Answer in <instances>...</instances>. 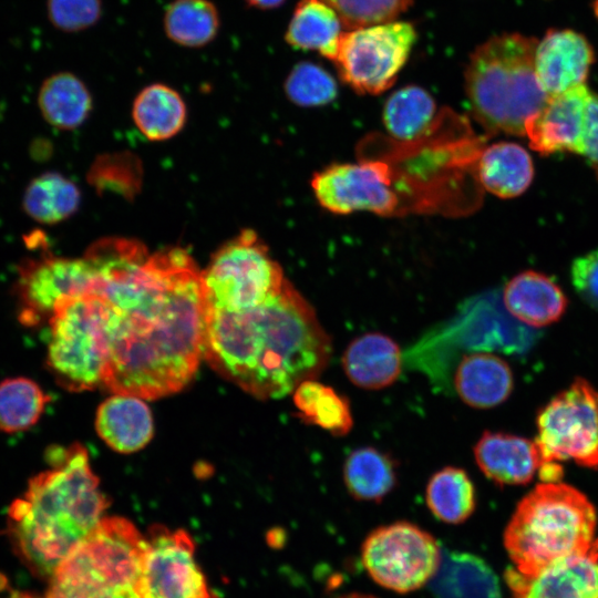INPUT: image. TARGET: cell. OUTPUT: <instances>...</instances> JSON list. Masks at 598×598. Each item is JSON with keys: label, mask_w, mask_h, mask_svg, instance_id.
Here are the masks:
<instances>
[{"label": "cell", "mask_w": 598, "mask_h": 598, "mask_svg": "<svg viewBox=\"0 0 598 598\" xmlns=\"http://www.w3.org/2000/svg\"><path fill=\"white\" fill-rule=\"evenodd\" d=\"M204 355L260 399L280 398L327 367L331 341L313 308L286 280L267 301L244 310L205 308Z\"/></svg>", "instance_id": "6da1fadb"}, {"label": "cell", "mask_w": 598, "mask_h": 598, "mask_svg": "<svg viewBox=\"0 0 598 598\" xmlns=\"http://www.w3.org/2000/svg\"><path fill=\"white\" fill-rule=\"evenodd\" d=\"M116 311L103 385L156 399L181 390L204 354L205 299L193 259L137 306Z\"/></svg>", "instance_id": "7a4b0ae2"}, {"label": "cell", "mask_w": 598, "mask_h": 598, "mask_svg": "<svg viewBox=\"0 0 598 598\" xmlns=\"http://www.w3.org/2000/svg\"><path fill=\"white\" fill-rule=\"evenodd\" d=\"M49 467L30 478L8 511L17 554L38 577H51L64 557L103 519L107 501L85 448L73 444L48 453Z\"/></svg>", "instance_id": "3957f363"}, {"label": "cell", "mask_w": 598, "mask_h": 598, "mask_svg": "<svg viewBox=\"0 0 598 598\" xmlns=\"http://www.w3.org/2000/svg\"><path fill=\"white\" fill-rule=\"evenodd\" d=\"M537 40L519 33L489 38L471 54L465 92L474 118L489 134L524 136L527 120L546 103L534 66Z\"/></svg>", "instance_id": "277c9868"}, {"label": "cell", "mask_w": 598, "mask_h": 598, "mask_svg": "<svg viewBox=\"0 0 598 598\" xmlns=\"http://www.w3.org/2000/svg\"><path fill=\"white\" fill-rule=\"evenodd\" d=\"M597 516L590 501L559 482H543L517 505L504 545L516 569L535 575L551 563L587 553Z\"/></svg>", "instance_id": "5b68a950"}, {"label": "cell", "mask_w": 598, "mask_h": 598, "mask_svg": "<svg viewBox=\"0 0 598 598\" xmlns=\"http://www.w3.org/2000/svg\"><path fill=\"white\" fill-rule=\"evenodd\" d=\"M144 547L131 522L103 517L56 566L45 598H143Z\"/></svg>", "instance_id": "8992f818"}, {"label": "cell", "mask_w": 598, "mask_h": 598, "mask_svg": "<svg viewBox=\"0 0 598 598\" xmlns=\"http://www.w3.org/2000/svg\"><path fill=\"white\" fill-rule=\"evenodd\" d=\"M114 307L89 292L61 301L49 317L47 365L70 391L103 384L110 360Z\"/></svg>", "instance_id": "52a82bcc"}, {"label": "cell", "mask_w": 598, "mask_h": 598, "mask_svg": "<svg viewBox=\"0 0 598 598\" xmlns=\"http://www.w3.org/2000/svg\"><path fill=\"white\" fill-rule=\"evenodd\" d=\"M281 267L251 230L228 241L202 272L205 308L238 311L258 306L283 287Z\"/></svg>", "instance_id": "ba28073f"}, {"label": "cell", "mask_w": 598, "mask_h": 598, "mask_svg": "<svg viewBox=\"0 0 598 598\" xmlns=\"http://www.w3.org/2000/svg\"><path fill=\"white\" fill-rule=\"evenodd\" d=\"M406 21L348 30L333 60L341 80L360 94H380L391 87L416 41Z\"/></svg>", "instance_id": "9c48e42d"}, {"label": "cell", "mask_w": 598, "mask_h": 598, "mask_svg": "<svg viewBox=\"0 0 598 598\" xmlns=\"http://www.w3.org/2000/svg\"><path fill=\"white\" fill-rule=\"evenodd\" d=\"M537 431L543 465L571 460L598 467V392L576 379L538 412Z\"/></svg>", "instance_id": "30bf717a"}, {"label": "cell", "mask_w": 598, "mask_h": 598, "mask_svg": "<svg viewBox=\"0 0 598 598\" xmlns=\"http://www.w3.org/2000/svg\"><path fill=\"white\" fill-rule=\"evenodd\" d=\"M441 554L431 534L408 522L374 529L362 545V563L373 580L402 594L429 584L440 566Z\"/></svg>", "instance_id": "8fae6325"}, {"label": "cell", "mask_w": 598, "mask_h": 598, "mask_svg": "<svg viewBox=\"0 0 598 598\" xmlns=\"http://www.w3.org/2000/svg\"><path fill=\"white\" fill-rule=\"evenodd\" d=\"M143 598H220L209 587L184 530L154 526L145 538Z\"/></svg>", "instance_id": "7c38bea8"}, {"label": "cell", "mask_w": 598, "mask_h": 598, "mask_svg": "<svg viewBox=\"0 0 598 598\" xmlns=\"http://www.w3.org/2000/svg\"><path fill=\"white\" fill-rule=\"evenodd\" d=\"M94 279L95 269L86 257L24 259L14 287L20 321L37 326L42 319H49L61 301L89 293Z\"/></svg>", "instance_id": "4fadbf2b"}, {"label": "cell", "mask_w": 598, "mask_h": 598, "mask_svg": "<svg viewBox=\"0 0 598 598\" xmlns=\"http://www.w3.org/2000/svg\"><path fill=\"white\" fill-rule=\"evenodd\" d=\"M384 164L379 159L333 163L315 173L311 187L318 203L334 214L370 212L382 216L400 214Z\"/></svg>", "instance_id": "5bb4252c"}, {"label": "cell", "mask_w": 598, "mask_h": 598, "mask_svg": "<svg viewBox=\"0 0 598 598\" xmlns=\"http://www.w3.org/2000/svg\"><path fill=\"white\" fill-rule=\"evenodd\" d=\"M527 328L489 293L468 300L443 331L456 333L472 349L524 353L536 340L535 331Z\"/></svg>", "instance_id": "9a60e30c"}, {"label": "cell", "mask_w": 598, "mask_h": 598, "mask_svg": "<svg viewBox=\"0 0 598 598\" xmlns=\"http://www.w3.org/2000/svg\"><path fill=\"white\" fill-rule=\"evenodd\" d=\"M592 91L586 84L548 96L525 124L530 147L543 156L568 152L582 154L586 114Z\"/></svg>", "instance_id": "2e32d148"}, {"label": "cell", "mask_w": 598, "mask_h": 598, "mask_svg": "<svg viewBox=\"0 0 598 598\" xmlns=\"http://www.w3.org/2000/svg\"><path fill=\"white\" fill-rule=\"evenodd\" d=\"M514 598H598V539L585 554L556 560L535 575L508 568Z\"/></svg>", "instance_id": "e0dca14e"}, {"label": "cell", "mask_w": 598, "mask_h": 598, "mask_svg": "<svg viewBox=\"0 0 598 598\" xmlns=\"http://www.w3.org/2000/svg\"><path fill=\"white\" fill-rule=\"evenodd\" d=\"M592 62L590 43L574 30L551 29L537 41L535 73L548 96L586 84Z\"/></svg>", "instance_id": "ac0fdd59"}, {"label": "cell", "mask_w": 598, "mask_h": 598, "mask_svg": "<svg viewBox=\"0 0 598 598\" xmlns=\"http://www.w3.org/2000/svg\"><path fill=\"white\" fill-rule=\"evenodd\" d=\"M474 456L483 474L502 486L529 483L543 465L535 441L502 432H484Z\"/></svg>", "instance_id": "d6986e66"}, {"label": "cell", "mask_w": 598, "mask_h": 598, "mask_svg": "<svg viewBox=\"0 0 598 598\" xmlns=\"http://www.w3.org/2000/svg\"><path fill=\"white\" fill-rule=\"evenodd\" d=\"M502 300L511 316L530 328L557 321L568 303L557 282L535 270H525L513 277L503 290Z\"/></svg>", "instance_id": "ffe728a7"}, {"label": "cell", "mask_w": 598, "mask_h": 598, "mask_svg": "<svg viewBox=\"0 0 598 598\" xmlns=\"http://www.w3.org/2000/svg\"><path fill=\"white\" fill-rule=\"evenodd\" d=\"M402 363L398 343L379 332L355 338L342 357V367L349 380L367 390L391 385L399 378Z\"/></svg>", "instance_id": "44dd1931"}, {"label": "cell", "mask_w": 598, "mask_h": 598, "mask_svg": "<svg viewBox=\"0 0 598 598\" xmlns=\"http://www.w3.org/2000/svg\"><path fill=\"white\" fill-rule=\"evenodd\" d=\"M513 385V373L507 362L488 352L463 355L454 374L457 395L476 409L501 404L509 396Z\"/></svg>", "instance_id": "7402d4cb"}, {"label": "cell", "mask_w": 598, "mask_h": 598, "mask_svg": "<svg viewBox=\"0 0 598 598\" xmlns=\"http://www.w3.org/2000/svg\"><path fill=\"white\" fill-rule=\"evenodd\" d=\"M434 598H502L499 581L480 557L442 550L440 566L429 581Z\"/></svg>", "instance_id": "603a6c76"}, {"label": "cell", "mask_w": 598, "mask_h": 598, "mask_svg": "<svg viewBox=\"0 0 598 598\" xmlns=\"http://www.w3.org/2000/svg\"><path fill=\"white\" fill-rule=\"evenodd\" d=\"M96 430L115 451L130 453L142 448L153 435V420L141 398L115 394L97 410Z\"/></svg>", "instance_id": "cb8c5ba5"}, {"label": "cell", "mask_w": 598, "mask_h": 598, "mask_svg": "<svg viewBox=\"0 0 598 598\" xmlns=\"http://www.w3.org/2000/svg\"><path fill=\"white\" fill-rule=\"evenodd\" d=\"M475 171L481 185L501 198L522 195L534 178L529 153L512 142H498L484 147L476 161Z\"/></svg>", "instance_id": "d4e9b609"}, {"label": "cell", "mask_w": 598, "mask_h": 598, "mask_svg": "<svg viewBox=\"0 0 598 598\" xmlns=\"http://www.w3.org/2000/svg\"><path fill=\"white\" fill-rule=\"evenodd\" d=\"M37 103L44 121L64 131L81 126L93 107L89 87L70 71L47 76L39 87Z\"/></svg>", "instance_id": "484cf974"}, {"label": "cell", "mask_w": 598, "mask_h": 598, "mask_svg": "<svg viewBox=\"0 0 598 598\" xmlns=\"http://www.w3.org/2000/svg\"><path fill=\"white\" fill-rule=\"evenodd\" d=\"M343 24L338 13L322 0H299L285 33L286 42L301 50H316L334 60Z\"/></svg>", "instance_id": "4316f807"}, {"label": "cell", "mask_w": 598, "mask_h": 598, "mask_svg": "<svg viewBox=\"0 0 598 598\" xmlns=\"http://www.w3.org/2000/svg\"><path fill=\"white\" fill-rule=\"evenodd\" d=\"M132 117L140 132L150 141H164L184 127L187 110L182 95L163 83H153L136 95Z\"/></svg>", "instance_id": "83f0119b"}, {"label": "cell", "mask_w": 598, "mask_h": 598, "mask_svg": "<svg viewBox=\"0 0 598 598\" xmlns=\"http://www.w3.org/2000/svg\"><path fill=\"white\" fill-rule=\"evenodd\" d=\"M27 216L43 225L61 223L76 213L81 204L79 187L56 172H45L32 178L22 196Z\"/></svg>", "instance_id": "f1b7e54d"}, {"label": "cell", "mask_w": 598, "mask_h": 598, "mask_svg": "<svg viewBox=\"0 0 598 598\" xmlns=\"http://www.w3.org/2000/svg\"><path fill=\"white\" fill-rule=\"evenodd\" d=\"M163 28L175 44L203 48L219 32V11L210 0H172L165 8Z\"/></svg>", "instance_id": "f546056e"}, {"label": "cell", "mask_w": 598, "mask_h": 598, "mask_svg": "<svg viewBox=\"0 0 598 598\" xmlns=\"http://www.w3.org/2000/svg\"><path fill=\"white\" fill-rule=\"evenodd\" d=\"M436 103L421 86L406 85L393 92L383 109L386 131L398 141L409 142L424 135L434 124Z\"/></svg>", "instance_id": "4dcf8cb0"}, {"label": "cell", "mask_w": 598, "mask_h": 598, "mask_svg": "<svg viewBox=\"0 0 598 598\" xmlns=\"http://www.w3.org/2000/svg\"><path fill=\"white\" fill-rule=\"evenodd\" d=\"M293 403L305 423L332 435L343 436L353 425L349 400L316 380L303 381L293 390Z\"/></svg>", "instance_id": "1f68e13d"}, {"label": "cell", "mask_w": 598, "mask_h": 598, "mask_svg": "<svg viewBox=\"0 0 598 598\" xmlns=\"http://www.w3.org/2000/svg\"><path fill=\"white\" fill-rule=\"evenodd\" d=\"M343 480L352 497L361 501H380L395 485V463L389 454L374 447H360L347 457Z\"/></svg>", "instance_id": "d6a6232c"}, {"label": "cell", "mask_w": 598, "mask_h": 598, "mask_svg": "<svg viewBox=\"0 0 598 598\" xmlns=\"http://www.w3.org/2000/svg\"><path fill=\"white\" fill-rule=\"evenodd\" d=\"M425 499L431 513L447 524L465 522L476 505L470 476L464 470L453 466L442 468L430 478Z\"/></svg>", "instance_id": "836d02e7"}, {"label": "cell", "mask_w": 598, "mask_h": 598, "mask_svg": "<svg viewBox=\"0 0 598 598\" xmlns=\"http://www.w3.org/2000/svg\"><path fill=\"white\" fill-rule=\"evenodd\" d=\"M49 401L50 396L29 378L0 381V431L17 433L30 429L39 421Z\"/></svg>", "instance_id": "e575fe53"}, {"label": "cell", "mask_w": 598, "mask_h": 598, "mask_svg": "<svg viewBox=\"0 0 598 598\" xmlns=\"http://www.w3.org/2000/svg\"><path fill=\"white\" fill-rule=\"evenodd\" d=\"M287 97L298 106H322L338 93L337 82L321 66L311 62L296 64L285 81Z\"/></svg>", "instance_id": "d590c367"}, {"label": "cell", "mask_w": 598, "mask_h": 598, "mask_svg": "<svg viewBox=\"0 0 598 598\" xmlns=\"http://www.w3.org/2000/svg\"><path fill=\"white\" fill-rule=\"evenodd\" d=\"M339 16L348 30L394 21L412 0H322Z\"/></svg>", "instance_id": "8d00e7d4"}, {"label": "cell", "mask_w": 598, "mask_h": 598, "mask_svg": "<svg viewBox=\"0 0 598 598\" xmlns=\"http://www.w3.org/2000/svg\"><path fill=\"white\" fill-rule=\"evenodd\" d=\"M47 17L53 28L76 33L95 25L102 18V0H47Z\"/></svg>", "instance_id": "74e56055"}, {"label": "cell", "mask_w": 598, "mask_h": 598, "mask_svg": "<svg viewBox=\"0 0 598 598\" xmlns=\"http://www.w3.org/2000/svg\"><path fill=\"white\" fill-rule=\"evenodd\" d=\"M570 279L577 295L591 308L598 310V249L573 260Z\"/></svg>", "instance_id": "f35d334b"}, {"label": "cell", "mask_w": 598, "mask_h": 598, "mask_svg": "<svg viewBox=\"0 0 598 598\" xmlns=\"http://www.w3.org/2000/svg\"><path fill=\"white\" fill-rule=\"evenodd\" d=\"M581 155L586 157L598 179V95L594 92L587 106Z\"/></svg>", "instance_id": "ab89813d"}, {"label": "cell", "mask_w": 598, "mask_h": 598, "mask_svg": "<svg viewBox=\"0 0 598 598\" xmlns=\"http://www.w3.org/2000/svg\"><path fill=\"white\" fill-rule=\"evenodd\" d=\"M247 6L259 9L270 10L280 7L285 0H243Z\"/></svg>", "instance_id": "60d3db41"}, {"label": "cell", "mask_w": 598, "mask_h": 598, "mask_svg": "<svg viewBox=\"0 0 598 598\" xmlns=\"http://www.w3.org/2000/svg\"><path fill=\"white\" fill-rule=\"evenodd\" d=\"M8 598H40L39 596L25 591H12Z\"/></svg>", "instance_id": "b9f144b4"}, {"label": "cell", "mask_w": 598, "mask_h": 598, "mask_svg": "<svg viewBox=\"0 0 598 598\" xmlns=\"http://www.w3.org/2000/svg\"><path fill=\"white\" fill-rule=\"evenodd\" d=\"M338 598H375V597L369 596V595H361V594H351V595H346Z\"/></svg>", "instance_id": "7bdbcfd3"}, {"label": "cell", "mask_w": 598, "mask_h": 598, "mask_svg": "<svg viewBox=\"0 0 598 598\" xmlns=\"http://www.w3.org/2000/svg\"><path fill=\"white\" fill-rule=\"evenodd\" d=\"M6 586H7L6 577L0 574V590L4 589Z\"/></svg>", "instance_id": "ee69618b"}, {"label": "cell", "mask_w": 598, "mask_h": 598, "mask_svg": "<svg viewBox=\"0 0 598 598\" xmlns=\"http://www.w3.org/2000/svg\"><path fill=\"white\" fill-rule=\"evenodd\" d=\"M595 11H596V13L598 16V0H596V2H595Z\"/></svg>", "instance_id": "f6af8a7d"}]
</instances>
